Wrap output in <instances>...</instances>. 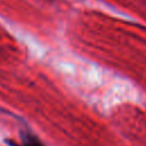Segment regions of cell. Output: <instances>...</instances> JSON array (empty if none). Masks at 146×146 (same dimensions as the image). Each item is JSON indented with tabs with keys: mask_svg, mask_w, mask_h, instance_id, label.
Instances as JSON below:
<instances>
[{
	"mask_svg": "<svg viewBox=\"0 0 146 146\" xmlns=\"http://www.w3.org/2000/svg\"><path fill=\"white\" fill-rule=\"evenodd\" d=\"M7 143L10 146H44L41 140L31 132H23L19 143L15 140H7Z\"/></svg>",
	"mask_w": 146,
	"mask_h": 146,
	"instance_id": "cell-1",
	"label": "cell"
}]
</instances>
